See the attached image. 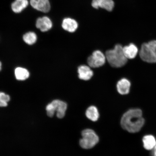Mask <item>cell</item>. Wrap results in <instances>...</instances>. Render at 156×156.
<instances>
[{
    "label": "cell",
    "instance_id": "4fadbf2b",
    "mask_svg": "<svg viewBox=\"0 0 156 156\" xmlns=\"http://www.w3.org/2000/svg\"><path fill=\"white\" fill-rule=\"evenodd\" d=\"M28 0H15L12 4L11 8L13 12L20 13L28 6Z\"/></svg>",
    "mask_w": 156,
    "mask_h": 156
},
{
    "label": "cell",
    "instance_id": "5bb4252c",
    "mask_svg": "<svg viewBox=\"0 0 156 156\" xmlns=\"http://www.w3.org/2000/svg\"><path fill=\"white\" fill-rule=\"evenodd\" d=\"M86 116L88 119L93 122L98 120L99 117L98 110L95 106H91L88 108L85 112Z\"/></svg>",
    "mask_w": 156,
    "mask_h": 156
},
{
    "label": "cell",
    "instance_id": "5b68a950",
    "mask_svg": "<svg viewBox=\"0 0 156 156\" xmlns=\"http://www.w3.org/2000/svg\"><path fill=\"white\" fill-rule=\"evenodd\" d=\"M106 59V55L100 50H97L94 51L92 55L88 58L87 63L89 67L97 68L104 65Z\"/></svg>",
    "mask_w": 156,
    "mask_h": 156
},
{
    "label": "cell",
    "instance_id": "8fae6325",
    "mask_svg": "<svg viewBox=\"0 0 156 156\" xmlns=\"http://www.w3.org/2000/svg\"><path fill=\"white\" fill-rule=\"evenodd\" d=\"M62 28L66 31L71 33L75 32L78 27L77 21L70 18L64 19L62 23Z\"/></svg>",
    "mask_w": 156,
    "mask_h": 156
},
{
    "label": "cell",
    "instance_id": "603a6c76",
    "mask_svg": "<svg viewBox=\"0 0 156 156\" xmlns=\"http://www.w3.org/2000/svg\"><path fill=\"white\" fill-rule=\"evenodd\" d=\"M1 68H2V63H1V62H0V71H1Z\"/></svg>",
    "mask_w": 156,
    "mask_h": 156
},
{
    "label": "cell",
    "instance_id": "7c38bea8",
    "mask_svg": "<svg viewBox=\"0 0 156 156\" xmlns=\"http://www.w3.org/2000/svg\"><path fill=\"white\" fill-rule=\"evenodd\" d=\"M124 55L127 59H133L136 57L138 52V49L135 44H130L123 47Z\"/></svg>",
    "mask_w": 156,
    "mask_h": 156
},
{
    "label": "cell",
    "instance_id": "277c9868",
    "mask_svg": "<svg viewBox=\"0 0 156 156\" xmlns=\"http://www.w3.org/2000/svg\"><path fill=\"white\" fill-rule=\"evenodd\" d=\"M140 56L144 62L151 63H156V51L151 47L148 43L142 44Z\"/></svg>",
    "mask_w": 156,
    "mask_h": 156
},
{
    "label": "cell",
    "instance_id": "3957f363",
    "mask_svg": "<svg viewBox=\"0 0 156 156\" xmlns=\"http://www.w3.org/2000/svg\"><path fill=\"white\" fill-rule=\"evenodd\" d=\"M81 135L82 137L80 140V145L84 149H90L99 142L98 136L92 129H87L83 130Z\"/></svg>",
    "mask_w": 156,
    "mask_h": 156
},
{
    "label": "cell",
    "instance_id": "8992f818",
    "mask_svg": "<svg viewBox=\"0 0 156 156\" xmlns=\"http://www.w3.org/2000/svg\"><path fill=\"white\" fill-rule=\"evenodd\" d=\"M51 103L53 107L55 112H56V116L58 118L60 119L63 118L67 110V103L58 99L52 101Z\"/></svg>",
    "mask_w": 156,
    "mask_h": 156
},
{
    "label": "cell",
    "instance_id": "30bf717a",
    "mask_svg": "<svg viewBox=\"0 0 156 156\" xmlns=\"http://www.w3.org/2000/svg\"><path fill=\"white\" fill-rule=\"evenodd\" d=\"M130 86L131 84L129 81L126 78H123L117 83V91L120 94H127L129 92Z\"/></svg>",
    "mask_w": 156,
    "mask_h": 156
},
{
    "label": "cell",
    "instance_id": "44dd1931",
    "mask_svg": "<svg viewBox=\"0 0 156 156\" xmlns=\"http://www.w3.org/2000/svg\"><path fill=\"white\" fill-rule=\"evenodd\" d=\"M149 46L153 49L156 51V41H151L147 43Z\"/></svg>",
    "mask_w": 156,
    "mask_h": 156
},
{
    "label": "cell",
    "instance_id": "e0dca14e",
    "mask_svg": "<svg viewBox=\"0 0 156 156\" xmlns=\"http://www.w3.org/2000/svg\"><path fill=\"white\" fill-rule=\"evenodd\" d=\"M23 39L27 44L32 45L36 42L37 36L36 34L34 32H28L23 36Z\"/></svg>",
    "mask_w": 156,
    "mask_h": 156
},
{
    "label": "cell",
    "instance_id": "6da1fadb",
    "mask_svg": "<svg viewBox=\"0 0 156 156\" xmlns=\"http://www.w3.org/2000/svg\"><path fill=\"white\" fill-rule=\"evenodd\" d=\"M145 120L140 109H130L123 115L121 125L122 128L131 133L139 132L144 125Z\"/></svg>",
    "mask_w": 156,
    "mask_h": 156
},
{
    "label": "cell",
    "instance_id": "52a82bcc",
    "mask_svg": "<svg viewBox=\"0 0 156 156\" xmlns=\"http://www.w3.org/2000/svg\"><path fill=\"white\" fill-rule=\"evenodd\" d=\"M30 3L33 8L38 11L47 13L50 10L49 0H30Z\"/></svg>",
    "mask_w": 156,
    "mask_h": 156
},
{
    "label": "cell",
    "instance_id": "9c48e42d",
    "mask_svg": "<svg viewBox=\"0 0 156 156\" xmlns=\"http://www.w3.org/2000/svg\"><path fill=\"white\" fill-rule=\"evenodd\" d=\"M52 21L48 17H40L37 20L36 27L42 32H46L52 28Z\"/></svg>",
    "mask_w": 156,
    "mask_h": 156
},
{
    "label": "cell",
    "instance_id": "7a4b0ae2",
    "mask_svg": "<svg viewBox=\"0 0 156 156\" xmlns=\"http://www.w3.org/2000/svg\"><path fill=\"white\" fill-rule=\"evenodd\" d=\"M105 55L108 63L113 67H122L127 62L128 59L124 55L123 47L120 44L116 45L113 49L107 51Z\"/></svg>",
    "mask_w": 156,
    "mask_h": 156
},
{
    "label": "cell",
    "instance_id": "2e32d148",
    "mask_svg": "<svg viewBox=\"0 0 156 156\" xmlns=\"http://www.w3.org/2000/svg\"><path fill=\"white\" fill-rule=\"evenodd\" d=\"M15 74L16 79L20 81L25 80L28 79L30 75L28 70L22 67L16 68Z\"/></svg>",
    "mask_w": 156,
    "mask_h": 156
},
{
    "label": "cell",
    "instance_id": "d6986e66",
    "mask_svg": "<svg viewBox=\"0 0 156 156\" xmlns=\"http://www.w3.org/2000/svg\"><path fill=\"white\" fill-rule=\"evenodd\" d=\"M10 99V97L9 95L5 93L0 92V107L7 106Z\"/></svg>",
    "mask_w": 156,
    "mask_h": 156
},
{
    "label": "cell",
    "instance_id": "7402d4cb",
    "mask_svg": "<svg viewBox=\"0 0 156 156\" xmlns=\"http://www.w3.org/2000/svg\"><path fill=\"white\" fill-rule=\"evenodd\" d=\"M151 156H156V145L155 147L152 150Z\"/></svg>",
    "mask_w": 156,
    "mask_h": 156
},
{
    "label": "cell",
    "instance_id": "ffe728a7",
    "mask_svg": "<svg viewBox=\"0 0 156 156\" xmlns=\"http://www.w3.org/2000/svg\"><path fill=\"white\" fill-rule=\"evenodd\" d=\"M102 0H93L91 5L95 9H98L100 7V5Z\"/></svg>",
    "mask_w": 156,
    "mask_h": 156
},
{
    "label": "cell",
    "instance_id": "ba28073f",
    "mask_svg": "<svg viewBox=\"0 0 156 156\" xmlns=\"http://www.w3.org/2000/svg\"><path fill=\"white\" fill-rule=\"evenodd\" d=\"M78 73L79 79L84 81L89 80L93 75V72L90 67L85 65L78 67Z\"/></svg>",
    "mask_w": 156,
    "mask_h": 156
},
{
    "label": "cell",
    "instance_id": "ac0fdd59",
    "mask_svg": "<svg viewBox=\"0 0 156 156\" xmlns=\"http://www.w3.org/2000/svg\"><path fill=\"white\" fill-rule=\"evenodd\" d=\"M114 7V3L112 0H102L100 7L108 11H112Z\"/></svg>",
    "mask_w": 156,
    "mask_h": 156
},
{
    "label": "cell",
    "instance_id": "9a60e30c",
    "mask_svg": "<svg viewBox=\"0 0 156 156\" xmlns=\"http://www.w3.org/2000/svg\"><path fill=\"white\" fill-rule=\"evenodd\" d=\"M144 147L145 149L151 151L156 145L155 138L151 135H146L144 136L142 140Z\"/></svg>",
    "mask_w": 156,
    "mask_h": 156
}]
</instances>
